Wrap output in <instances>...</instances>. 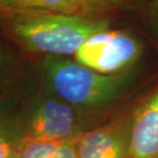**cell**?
Masks as SVG:
<instances>
[{
	"label": "cell",
	"mask_w": 158,
	"mask_h": 158,
	"mask_svg": "<svg viewBox=\"0 0 158 158\" xmlns=\"http://www.w3.org/2000/svg\"><path fill=\"white\" fill-rule=\"evenodd\" d=\"M42 84L80 111L107 121L134 89L135 70L119 75L97 73L69 56H43Z\"/></svg>",
	"instance_id": "obj_1"
},
{
	"label": "cell",
	"mask_w": 158,
	"mask_h": 158,
	"mask_svg": "<svg viewBox=\"0 0 158 158\" xmlns=\"http://www.w3.org/2000/svg\"><path fill=\"white\" fill-rule=\"evenodd\" d=\"M110 21L55 14H10L0 17V30L26 52L73 58L90 36L111 28Z\"/></svg>",
	"instance_id": "obj_2"
},
{
	"label": "cell",
	"mask_w": 158,
	"mask_h": 158,
	"mask_svg": "<svg viewBox=\"0 0 158 158\" xmlns=\"http://www.w3.org/2000/svg\"><path fill=\"white\" fill-rule=\"evenodd\" d=\"M19 117L25 138L58 143L74 142L106 122L75 108L43 84L23 103Z\"/></svg>",
	"instance_id": "obj_3"
},
{
	"label": "cell",
	"mask_w": 158,
	"mask_h": 158,
	"mask_svg": "<svg viewBox=\"0 0 158 158\" xmlns=\"http://www.w3.org/2000/svg\"><path fill=\"white\" fill-rule=\"evenodd\" d=\"M144 44L125 30L107 29L90 36L74 55L78 64L97 73L119 75L135 70Z\"/></svg>",
	"instance_id": "obj_4"
},
{
	"label": "cell",
	"mask_w": 158,
	"mask_h": 158,
	"mask_svg": "<svg viewBox=\"0 0 158 158\" xmlns=\"http://www.w3.org/2000/svg\"><path fill=\"white\" fill-rule=\"evenodd\" d=\"M137 3L127 0H0V17L33 12L110 20L119 12L132 11Z\"/></svg>",
	"instance_id": "obj_5"
},
{
	"label": "cell",
	"mask_w": 158,
	"mask_h": 158,
	"mask_svg": "<svg viewBox=\"0 0 158 158\" xmlns=\"http://www.w3.org/2000/svg\"><path fill=\"white\" fill-rule=\"evenodd\" d=\"M132 107L73 142L77 158H128Z\"/></svg>",
	"instance_id": "obj_6"
},
{
	"label": "cell",
	"mask_w": 158,
	"mask_h": 158,
	"mask_svg": "<svg viewBox=\"0 0 158 158\" xmlns=\"http://www.w3.org/2000/svg\"><path fill=\"white\" fill-rule=\"evenodd\" d=\"M128 158H158V82L132 106Z\"/></svg>",
	"instance_id": "obj_7"
},
{
	"label": "cell",
	"mask_w": 158,
	"mask_h": 158,
	"mask_svg": "<svg viewBox=\"0 0 158 158\" xmlns=\"http://www.w3.org/2000/svg\"><path fill=\"white\" fill-rule=\"evenodd\" d=\"M24 139L19 111L0 104V158H21Z\"/></svg>",
	"instance_id": "obj_8"
},
{
	"label": "cell",
	"mask_w": 158,
	"mask_h": 158,
	"mask_svg": "<svg viewBox=\"0 0 158 158\" xmlns=\"http://www.w3.org/2000/svg\"><path fill=\"white\" fill-rule=\"evenodd\" d=\"M21 158H77L73 142L58 143L25 138Z\"/></svg>",
	"instance_id": "obj_9"
},
{
	"label": "cell",
	"mask_w": 158,
	"mask_h": 158,
	"mask_svg": "<svg viewBox=\"0 0 158 158\" xmlns=\"http://www.w3.org/2000/svg\"><path fill=\"white\" fill-rule=\"evenodd\" d=\"M132 11L139 12L142 15L151 36L158 46V0L138 1L137 6Z\"/></svg>",
	"instance_id": "obj_10"
},
{
	"label": "cell",
	"mask_w": 158,
	"mask_h": 158,
	"mask_svg": "<svg viewBox=\"0 0 158 158\" xmlns=\"http://www.w3.org/2000/svg\"><path fill=\"white\" fill-rule=\"evenodd\" d=\"M3 59H4V56H3V52L1 50V47H0V69H1L3 65Z\"/></svg>",
	"instance_id": "obj_11"
}]
</instances>
